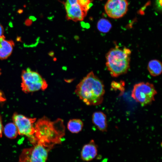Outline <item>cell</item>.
<instances>
[{
    "instance_id": "obj_1",
    "label": "cell",
    "mask_w": 162,
    "mask_h": 162,
    "mask_svg": "<svg viewBox=\"0 0 162 162\" xmlns=\"http://www.w3.org/2000/svg\"><path fill=\"white\" fill-rule=\"evenodd\" d=\"M34 129V136L37 143H40L50 149L55 145L60 143L65 134L63 122L60 118L51 121L44 117L36 123Z\"/></svg>"
},
{
    "instance_id": "obj_2",
    "label": "cell",
    "mask_w": 162,
    "mask_h": 162,
    "mask_svg": "<svg viewBox=\"0 0 162 162\" xmlns=\"http://www.w3.org/2000/svg\"><path fill=\"white\" fill-rule=\"evenodd\" d=\"M102 81L93 71L89 73L76 87L75 92L80 100L88 105H98L103 100L105 93Z\"/></svg>"
},
{
    "instance_id": "obj_3",
    "label": "cell",
    "mask_w": 162,
    "mask_h": 162,
    "mask_svg": "<svg viewBox=\"0 0 162 162\" xmlns=\"http://www.w3.org/2000/svg\"><path fill=\"white\" fill-rule=\"evenodd\" d=\"M131 50L116 45L106 55V64L111 76L117 77L126 73L130 68Z\"/></svg>"
},
{
    "instance_id": "obj_4",
    "label": "cell",
    "mask_w": 162,
    "mask_h": 162,
    "mask_svg": "<svg viewBox=\"0 0 162 162\" xmlns=\"http://www.w3.org/2000/svg\"><path fill=\"white\" fill-rule=\"evenodd\" d=\"M21 87L26 93L40 90H45L48 86L46 81L38 72L29 68L22 70L21 74Z\"/></svg>"
},
{
    "instance_id": "obj_5",
    "label": "cell",
    "mask_w": 162,
    "mask_h": 162,
    "mask_svg": "<svg viewBox=\"0 0 162 162\" xmlns=\"http://www.w3.org/2000/svg\"><path fill=\"white\" fill-rule=\"evenodd\" d=\"M157 94V91L153 84L142 82L134 86L131 96L136 102L142 106H145L154 100V96Z\"/></svg>"
},
{
    "instance_id": "obj_6",
    "label": "cell",
    "mask_w": 162,
    "mask_h": 162,
    "mask_svg": "<svg viewBox=\"0 0 162 162\" xmlns=\"http://www.w3.org/2000/svg\"><path fill=\"white\" fill-rule=\"evenodd\" d=\"M33 146L22 150L18 162H46L50 149L39 143Z\"/></svg>"
},
{
    "instance_id": "obj_7",
    "label": "cell",
    "mask_w": 162,
    "mask_h": 162,
    "mask_svg": "<svg viewBox=\"0 0 162 162\" xmlns=\"http://www.w3.org/2000/svg\"><path fill=\"white\" fill-rule=\"evenodd\" d=\"M14 123L16 126L18 134L27 137L33 145L37 143L34 136V123L36 118H29L23 115L14 113L13 116Z\"/></svg>"
},
{
    "instance_id": "obj_8",
    "label": "cell",
    "mask_w": 162,
    "mask_h": 162,
    "mask_svg": "<svg viewBox=\"0 0 162 162\" xmlns=\"http://www.w3.org/2000/svg\"><path fill=\"white\" fill-rule=\"evenodd\" d=\"M127 0H108L104 6L105 11L110 17L118 19L123 16L128 10Z\"/></svg>"
},
{
    "instance_id": "obj_9",
    "label": "cell",
    "mask_w": 162,
    "mask_h": 162,
    "mask_svg": "<svg viewBox=\"0 0 162 162\" xmlns=\"http://www.w3.org/2000/svg\"><path fill=\"white\" fill-rule=\"evenodd\" d=\"M64 7L66 11V18L68 20L74 22L81 21L87 14V11L82 8L78 3L64 6Z\"/></svg>"
},
{
    "instance_id": "obj_10",
    "label": "cell",
    "mask_w": 162,
    "mask_h": 162,
    "mask_svg": "<svg viewBox=\"0 0 162 162\" xmlns=\"http://www.w3.org/2000/svg\"><path fill=\"white\" fill-rule=\"evenodd\" d=\"M97 154V146L92 140L83 146L81 152V158L83 161H88L94 159Z\"/></svg>"
},
{
    "instance_id": "obj_11",
    "label": "cell",
    "mask_w": 162,
    "mask_h": 162,
    "mask_svg": "<svg viewBox=\"0 0 162 162\" xmlns=\"http://www.w3.org/2000/svg\"><path fill=\"white\" fill-rule=\"evenodd\" d=\"M14 43L12 40L6 39L4 35L0 37V59L7 58L11 54Z\"/></svg>"
},
{
    "instance_id": "obj_12",
    "label": "cell",
    "mask_w": 162,
    "mask_h": 162,
    "mask_svg": "<svg viewBox=\"0 0 162 162\" xmlns=\"http://www.w3.org/2000/svg\"><path fill=\"white\" fill-rule=\"evenodd\" d=\"M93 123L100 131L104 132L107 131V124L106 115L101 111L94 112L92 115Z\"/></svg>"
},
{
    "instance_id": "obj_13",
    "label": "cell",
    "mask_w": 162,
    "mask_h": 162,
    "mask_svg": "<svg viewBox=\"0 0 162 162\" xmlns=\"http://www.w3.org/2000/svg\"><path fill=\"white\" fill-rule=\"evenodd\" d=\"M147 67L149 73L153 76H158L162 73V63L158 60L153 59L150 61L148 64Z\"/></svg>"
},
{
    "instance_id": "obj_14",
    "label": "cell",
    "mask_w": 162,
    "mask_h": 162,
    "mask_svg": "<svg viewBox=\"0 0 162 162\" xmlns=\"http://www.w3.org/2000/svg\"><path fill=\"white\" fill-rule=\"evenodd\" d=\"M83 124L82 121L79 119H73L70 120L67 124L68 130L73 133H77L82 130Z\"/></svg>"
},
{
    "instance_id": "obj_15",
    "label": "cell",
    "mask_w": 162,
    "mask_h": 162,
    "mask_svg": "<svg viewBox=\"0 0 162 162\" xmlns=\"http://www.w3.org/2000/svg\"><path fill=\"white\" fill-rule=\"evenodd\" d=\"M4 133L7 137L11 139L16 138L18 134L16 126L12 122L8 123L5 125L4 128Z\"/></svg>"
},
{
    "instance_id": "obj_16",
    "label": "cell",
    "mask_w": 162,
    "mask_h": 162,
    "mask_svg": "<svg viewBox=\"0 0 162 162\" xmlns=\"http://www.w3.org/2000/svg\"><path fill=\"white\" fill-rule=\"evenodd\" d=\"M98 30L100 32L106 33L109 32L112 28V25L108 20L102 18L100 20L97 24Z\"/></svg>"
},
{
    "instance_id": "obj_17",
    "label": "cell",
    "mask_w": 162,
    "mask_h": 162,
    "mask_svg": "<svg viewBox=\"0 0 162 162\" xmlns=\"http://www.w3.org/2000/svg\"><path fill=\"white\" fill-rule=\"evenodd\" d=\"M92 0H77L78 4L83 9L87 11L92 6Z\"/></svg>"
},
{
    "instance_id": "obj_18",
    "label": "cell",
    "mask_w": 162,
    "mask_h": 162,
    "mask_svg": "<svg viewBox=\"0 0 162 162\" xmlns=\"http://www.w3.org/2000/svg\"><path fill=\"white\" fill-rule=\"evenodd\" d=\"M124 81H121L120 82L112 81L111 84L112 89L115 90H119L121 93L123 92L124 88Z\"/></svg>"
},
{
    "instance_id": "obj_19",
    "label": "cell",
    "mask_w": 162,
    "mask_h": 162,
    "mask_svg": "<svg viewBox=\"0 0 162 162\" xmlns=\"http://www.w3.org/2000/svg\"><path fill=\"white\" fill-rule=\"evenodd\" d=\"M77 3V0H66L64 6H69Z\"/></svg>"
},
{
    "instance_id": "obj_20",
    "label": "cell",
    "mask_w": 162,
    "mask_h": 162,
    "mask_svg": "<svg viewBox=\"0 0 162 162\" xmlns=\"http://www.w3.org/2000/svg\"><path fill=\"white\" fill-rule=\"evenodd\" d=\"M162 0H156L155 4L157 9L160 11L162 10Z\"/></svg>"
},
{
    "instance_id": "obj_21",
    "label": "cell",
    "mask_w": 162,
    "mask_h": 162,
    "mask_svg": "<svg viewBox=\"0 0 162 162\" xmlns=\"http://www.w3.org/2000/svg\"><path fill=\"white\" fill-rule=\"evenodd\" d=\"M6 100L4 94L0 90V103Z\"/></svg>"
},
{
    "instance_id": "obj_22",
    "label": "cell",
    "mask_w": 162,
    "mask_h": 162,
    "mask_svg": "<svg viewBox=\"0 0 162 162\" xmlns=\"http://www.w3.org/2000/svg\"><path fill=\"white\" fill-rule=\"evenodd\" d=\"M3 131V126L1 117L0 116V138L2 137Z\"/></svg>"
},
{
    "instance_id": "obj_23",
    "label": "cell",
    "mask_w": 162,
    "mask_h": 162,
    "mask_svg": "<svg viewBox=\"0 0 162 162\" xmlns=\"http://www.w3.org/2000/svg\"><path fill=\"white\" fill-rule=\"evenodd\" d=\"M4 28L3 26L0 24V37L4 35Z\"/></svg>"
}]
</instances>
